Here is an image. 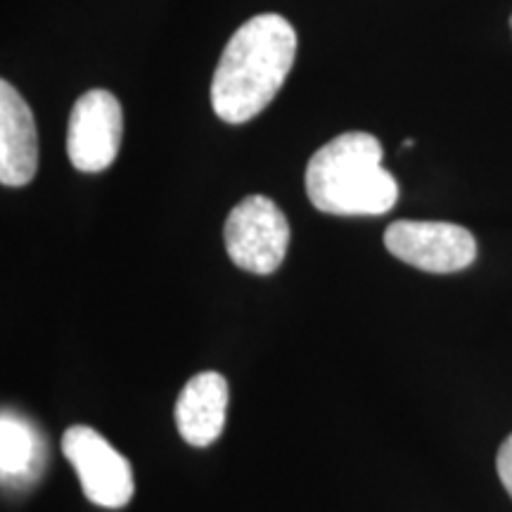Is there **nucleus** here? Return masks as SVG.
<instances>
[{
  "label": "nucleus",
  "instance_id": "1",
  "mask_svg": "<svg viewBox=\"0 0 512 512\" xmlns=\"http://www.w3.org/2000/svg\"><path fill=\"white\" fill-rule=\"evenodd\" d=\"M297 57V31L283 15L249 17L230 36L211 81V107L226 124H247L271 105Z\"/></svg>",
  "mask_w": 512,
  "mask_h": 512
},
{
  "label": "nucleus",
  "instance_id": "2",
  "mask_svg": "<svg viewBox=\"0 0 512 512\" xmlns=\"http://www.w3.org/2000/svg\"><path fill=\"white\" fill-rule=\"evenodd\" d=\"M382 143L363 131L332 138L309 159L306 195L332 216H382L399 200V183L382 166Z\"/></svg>",
  "mask_w": 512,
  "mask_h": 512
},
{
  "label": "nucleus",
  "instance_id": "3",
  "mask_svg": "<svg viewBox=\"0 0 512 512\" xmlns=\"http://www.w3.org/2000/svg\"><path fill=\"white\" fill-rule=\"evenodd\" d=\"M290 238L287 216L266 195H249L235 204L223 226L230 261L256 275L278 271L285 261Z\"/></svg>",
  "mask_w": 512,
  "mask_h": 512
},
{
  "label": "nucleus",
  "instance_id": "4",
  "mask_svg": "<svg viewBox=\"0 0 512 512\" xmlns=\"http://www.w3.org/2000/svg\"><path fill=\"white\" fill-rule=\"evenodd\" d=\"M62 453L74 467L83 494L93 505L119 510L133 498L136 482L131 463L93 427H69L62 437Z\"/></svg>",
  "mask_w": 512,
  "mask_h": 512
},
{
  "label": "nucleus",
  "instance_id": "5",
  "mask_svg": "<svg viewBox=\"0 0 512 512\" xmlns=\"http://www.w3.org/2000/svg\"><path fill=\"white\" fill-rule=\"evenodd\" d=\"M384 247L427 273H458L477 259L475 235L446 221H394L384 230Z\"/></svg>",
  "mask_w": 512,
  "mask_h": 512
},
{
  "label": "nucleus",
  "instance_id": "6",
  "mask_svg": "<svg viewBox=\"0 0 512 512\" xmlns=\"http://www.w3.org/2000/svg\"><path fill=\"white\" fill-rule=\"evenodd\" d=\"M124 138L121 102L105 88H93L74 102L67 126V155L76 171L100 174L110 169Z\"/></svg>",
  "mask_w": 512,
  "mask_h": 512
},
{
  "label": "nucleus",
  "instance_id": "7",
  "mask_svg": "<svg viewBox=\"0 0 512 512\" xmlns=\"http://www.w3.org/2000/svg\"><path fill=\"white\" fill-rule=\"evenodd\" d=\"M38 171L34 112L10 81H0V183L22 188Z\"/></svg>",
  "mask_w": 512,
  "mask_h": 512
},
{
  "label": "nucleus",
  "instance_id": "8",
  "mask_svg": "<svg viewBox=\"0 0 512 512\" xmlns=\"http://www.w3.org/2000/svg\"><path fill=\"white\" fill-rule=\"evenodd\" d=\"M228 382L219 373L190 377L176 401V427L190 446L204 448L221 437L228 411Z\"/></svg>",
  "mask_w": 512,
  "mask_h": 512
},
{
  "label": "nucleus",
  "instance_id": "9",
  "mask_svg": "<svg viewBox=\"0 0 512 512\" xmlns=\"http://www.w3.org/2000/svg\"><path fill=\"white\" fill-rule=\"evenodd\" d=\"M46 441L38 427L12 408L0 418V475L15 491L31 489L46 470Z\"/></svg>",
  "mask_w": 512,
  "mask_h": 512
},
{
  "label": "nucleus",
  "instance_id": "10",
  "mask_svg": "<svg viewBox=\"0 0 512 512\" xmlns=\"http://www.w3.org/2000/svg\"><path fill=\"white\" fill-rule=\"evenodd\" d=\"M496 467H498V477H501V484L505 486V491H508L512 498V434L503 441L501 448H498Z\"/></svg>",
  "mask_w": 512,
  "mask_h": 512
},
{
  "label": "nucleus",
  "instance_id": "11",
  "mask_svg": "<svg viewBox=\"0 0 512 512\" xmlns=\"http://www.w3.org/2000/svg\"><path fill=\"white\" fill-rule=\"evenodd\" d=\"M403 147H413L415 145V140H411V138H408V140H403V143H401Z\"/></svg>",
  "mask_w": 512,
  "mask_h": 512
},
{
  "label": "nucleus",
  "instance_id": "12",
  "mask_svg": "<svg viewBox=\"0 0 512 512\" xmlns=\"http://www.w3.org/2000/svg\"><path fill=\"white\" fill-rule=\"evenodd\" d=\"M510 29H512V17H510Z\"/></svg>",
  "mask_w": 512,
  "mask_h": 512
}]
</instances>
